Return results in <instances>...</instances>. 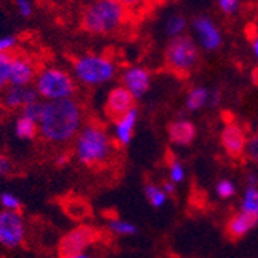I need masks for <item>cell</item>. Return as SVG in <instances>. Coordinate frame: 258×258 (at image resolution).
Listing matches in <instances>:
<instances>
[{
  "label": "cell",
  "mask_w": 258,
  "mask_h": 258,
  "mask_svg": "<svg viewBox=\"0 0 258 258\" xmlns=\"http://www.w3.org/2000/svg\"><path fill=\"white\" fill-rule=\"evenodd\" d=\"M131 20L118 0H89L80 13V26L91 36H112Z\"/></svg>",
  "instance_id": "3957f363"
},
{
  "label": "cell",
  "mask_w": 258,
  "mask_h": 258,
  "mask_svg": "<svg viewBox=\"0 0 258 258\" xmlns=\"http://www.w3.org/2000/svg\"><path fill=\"white\" fill-rule=\"evenodd\" d=\"M32 86L36 88L42 102L74 99L77 94V82L73 74L57 64L40 68Z\"/></svg>",
  "instance_id": "5b68a950"
},
{
  "label": "cell",
  "mask_w": 258,
  "mask_h": 258,
  "mask_svg": "<svg viewBox=\"0 0 258 258\" xmlns=\"http://www.w3.org/2000/svg\"><path fill=\"white\" fill-rule=\"evenodd\" d=\"M250 52H252L253 61L258 64V31L250 37Z\"/></svg>",
  "instance_id": "e575fe53"
},
{
  "label": "cell",
  "mask_w": 258,
  "mask_h": 258,
  "mask_svg": "<svg viewBox=\"0 0 258 258\" xmlns=\"http://www.w3.org/2000/svg\"><path fill=\"white\" fill-rule=\"evenodd\" d=\"M26 237V224L20 211H0V244L16 249L23 244Z\"/></svg>",
  "instance_id": "ba28073f"
},
{
  "label": "cell",
  "mask_w": 258,
  "mask_h": 258,
  "mask_svg": "<svg viewBox=\"0 0 258 258\" xmlns=\"http://www.w3.org/2000/svg\"><path fill=\"white\" fill-rule=\"evenodd\" d=\"M215 192H217V197L221 200H229L235 196L237 187L235 183L229 178H221L217 181L215 184Z\"/></svg>",
  "instance_id": "484cf974"
},
{
  "label": "cell",
  "mask_w": 258,
  "mask_h": 258,
  "mask_svg": "<svg viewBox=\"0 0 258 258\" xmlns=\"http://www.w3.org/2000/svg\"><path fill=\"white\" fill-rule=\"evenodd\" d=\"M134 108H136V99L121 85H117L108 91L105 99V112L112 121Z\"/></svg>",
  "instance_id": "4fadbf2b"
},
{
  "label": "cell",
  "mask_w": 258,
  "mask_h": 258,
  "mask_svg": "<svg viewBox=\"0 0 258 258\" xmlns=\"http://www.w3.org/2000/svg\"><path fill=\"white\" fill-rule=\"evenodd\" d=\"M192 39L205 52H217L224 42L223 31L218 23L209 16H197L189 23Z\"/></svg>",
  "instance_id": "52a82bcc"
},
{
  "label": "cell",
  "mask_w": 258,
  "mask_h": 258,
  "mask_svg": "<svg viewBox=\"0 0 258 258\" xmlns=\"http://www.w3.org/2000/svg\"><path fill=\"white\" fill-rule=\"evenodd\" d=\"M241 4H243V0H217V7L220 13L228 17L235 16L240 11Z\"/></svg>",
  "instance_id": "f1b7e54d"
},
{
  "label": "cell",
  "mask_w": 258,
  "mask_h": 258,
  "mask_svg": "<svg viewBox=\"0 0 258 258\" xmlns=\"http://www.w3.org/2000/svg\"><path fill=\"white\" fill-rule=\"evenodd\" d=\"M258 223V218L253 215H249L243 211L235 212L226 223V234L232 240L243 238L246 234H249Z\"/></svg>",
  "instance_id": "e0dca14e"
},
{
  "label": "cell",
  "mask_w": 258,
  "mask_h": 258,
  "mask_svg": "<svg viewBox=\"0 0 258 258\" xmlns=\"http://www.w3.org/2000/svg\"><path fill=\"white\" fill-rule=\"evenodd\" d=\"M118 2L127 11L129 17L134 19V17H137V16H140V14L148 11V8L151 7L152 0H118Z\"/></svg>",
  "instance_id": "cb8c5ba5"
},
{
  "label": "cell",
  "mask_w": 258,
  "mask_h": 258,
  "mask_svg": "<svg viewBox=\"0 0 258 258\" xmlns=\"http://www.w3.org/2000/svg\"><path fill=\"white\" fill-rule=\"evenodd\" d=\"M83 123V106L76 97L42 102V112L37 121L39 137L51 146H64L74 142Z\"/></svg>",
  "instance_id": "6da1fadb"
},
{
  "label": "cell",
  "mask_w": 258,
  "mask_h": 258,
  "mask_svg": "<svg viewBox=\"0 0 258 258\" xmlns=\"http://www.w3.org/2000/svg\"><path fill=\"white\" fill-rule=\"evenodd\" d=\"M240 211L258 218V186L256 184L247 183V186L243 192V197H241Z\"/></svg>",
  "instance_id": "44dd1931"
},
{
  "label": "cell",
  "mask_w": 258,
  "mask_h": 258,
  "mask_svg": "<svg viewBox=\"0 0 258 258\" xmlns=\"http://www.w3.org/2000/svg\"><path fill=\"white\" fill-rule=\"evenodd\" d=\"M40 112H42V100L39 102H34V103H31L28 106H25L20 114L31 118V120H34V121H39V117H40Z\"/></svg>",
  "instance_id": "1f68e13d"
},
{
  "label": "cell",
  "mask_w": 258,
  "mask_h": 258,
  "mask_svg": "<svg viewBox=\"0 0 258 258\" xmlns=\"http://www.w3.org/2000/svg\"><path fill=\"white\" fill-rule=\"evenodd\" d=\"M17 37L16 36H4L0 37V55L4 54H13L17 48Z\"/></svg>",
  "instance_id": "4dcf8cb0"
},
{
  "label": "cell",
  "mask_w": 258,
  "mask_h": 258,
  "mask_svg": "<svg viewBox=\"0 0 258 258\" xmlns=\"http://www.w3.org/2000/svg\"><path fill=\"white\" fill-rule=\"evenodd\" d=\"M115 142L103 123L97 120L85 121L73 142V154L86 168H100L112 158Z\"/></svg>",
  "instance_id": "7a4b0ae2"
},
{
  "label": "cell",
  "mask_w": 258,
  "mask_h": 258,
  "mask_svg": "<svg viewBox=\"0 0 258 258\" xmlns=\"http://www.w3.org/2000/svg\"><path fill=\"white\" fill-rule=\"evenodd\" d=\"M165 67L180 76L186 77L197 70L202 58V49L192 36H181L168 42L165 48Z\"/></svg>",
  "instance_id": "8992f818"
},
{
  "label": "cell",
  "mask_w": 258,
  "mask_h": 258,
  "mask_svg": "<svg viewBox=\"0 0 258 258\" xmlns=\"http://www.w3.org/2000/svg\"><path fill=\"white\" fill-rule=\"evenodd\" d=\"M48 2H51V4H55V5H64V4H68L70 0H48Z\"/></svg>",
  "instance_id": "ab89813d"
},
{
  "label": "cell",
  "mask_w": 258,
  "mask_h": 258,
  "mask_svg": "<svg viewBox=\"0 0 258 258\" xmlns=\"http://www.w3.org/2000/svg\"><path fill=\"white\" fill-rule=\"evenodd\" d=\"M108 229L109 232L118 237H133L139 232L137 226L134 223L123 220V218H111L108 221Z\"/></svg>",
  "instance_id": "7402d4cb"
},
{
  "label": "cell",
  "mask_w": 258,
  "mask_h": 258,
  "mask_svg": "<svg viewBox=\"0 0 258 258\" xmlns=\"http://www.w3.org/2000/svg\"><path fill=\"white\" fill-rule=\"evenodd\" d=\"M221 102V92L218 89H211L209 94V106H218Z\"/></svg>",
  "instance_id": "d590c367"
},
{
  "label": "cell",
  "mask_w": 258,
  "mask_h": 258,
  "mask_svg": "<svg viewBox=\"0 0 258 258\" xmlns=\"http://www.w3.org/2000/svg\"><path fill=\"white\" fill-rule=\"evenodd\" d=\"M14 133H16V137L20 139V140H25V142L34 140L36 137H39L37 121L31 120V118L20 114L16 118V123H14Z\"/></svg>",
  "instance_id": "ffe728a7"
},
{
  "label": "cell",
  "mask_w": 258,
  "mask_h": 258,
  "mask_svg": "<svg viewBox=\"0 0 258 258\" xmlns=\"http://www.w3.org/2000/svg\"><path fill=\"white\" fill-rule=\"evenodd\" d=\"M97 240H99V231L94 229L92 226H77L70 232L64 234L58 241V256H67L73 253L86 252Z\"/></svg>",
  "instance_id": "9c48e42d"
},
{
  "label": "cell",
  "mask_w": 258,
  "mask_h": 258,
  "mask_svg": "<svg viewBox=\"0 0 258 258\" xmlns=\"http://www.w3.org/2000/svg\"><path fill=\"white\" fill-rule=\"evenodd\" d=\"M0 205L7 211H20L22 202L13 192H2L0 194Z\"/></svg>",
  "instance_id": "f546056e"
},
{
  "label": "cell",
  "mask_w": 258,
  "mask_h": 258,
  "mask_svg": "<svg viewBox=\"0 0 258 258\" xmlns=\"http://www.w3.org/2000/svg\"><path fill=\"white\" fill-rule=\"evenodd\" d=\"M247 161L258 166V131L252 133L247 136V142H246V149H244V155H243Z\"/></svg>",
  "instance_id": "4316f807"
},
{
  "label": "cell",
  "mask_w": 258,
  "mask_h": 258,
  "mask_svg": "<svg viewBox=\"0 0 258 258\" xmlns=\"http://www.w3.org/2000/svg\"><path fill=\"white\" fill-rule=\"evenodd\" d=\"M137 121H139V109L137 108L131 109L124 115H121L112 121V139L117 146L124 148L133 142Z\"/></svg>",
  "instance_id": "9a60e30c"
},
{
  "label": "cell",
  "mask_w": 258,
  "mask_h": 258,
  "mask_svg": "<svg viewBox=\"0 0 258 258\" xmlns=\"http://www.w3.org/2000/svg\"><path fill=\"white\" fill-rule=\"evenodd\" d=\"M169 142L178 146H187L197 137V127L187 118H175L168 124Z\"/></svg>",
  "instance_id": "2e32d148"
},
{
  "label": "cell",
  "mask_w": 258,
  "mask_h": 258,
  "mask_svg": "<svg viewBox=\"0 0 258 258\" xmlns=\"http://www.w3.org/2000/svg\"><path fill=\"white\" fill-rule=\"evenodd\" d=\"M161 187H163L165 189V192L168 194V196L171 197V196H174V192H175V184L174 183H171V181H166L163 186H161Z\"/></svg>",
  "instance_id": "74e56055"
},
{
  "label": "cell",
  "mask_w": 258,
  "mask_h": 258,
  "mask_svg": "<svg viewBox=\"0 0 258 258\" xmlns=\"http://www.w3.org/2000/svg\"><path fill=\"white\" fill-rule=\"evenodd\" d=\"M13 171V161L8 155L0 152V177H5Z\"/></svg>",
  "instance_id": "836d02e7"
},
{
  "label": "cell",
  "mask_w": 258,
  "mask_h": 258,
  "mask_svg": "<svg viewBox=\"0 0 258 258\" xmlns=\"http://www.w3.org/2000/svg\"><path fill=\"white\" fill-rule=\"evenodd\" d=\"M61 258H92L88 252H80V253H73V255H67Z\"/></svg>",
  "instance_id": "f35d334b"
},
{
  "label": "cell",
  "mask_w": 258,
  "mask_h": 258,
  "mask_svg": "<svg viewBox=\"0 0 258 258\" xmlns=\"http://www.w3.org/2000/svg\"><path fill=\"white\" fill-rule=\"evenodd\" d=\"M14 5L22 17H31L32 11H34V5L31 0H14Z\"/></svg>",
  "instance_id": "d6a6232c"
},
{
  "label": "cell",
  "mask_w": 258,
  "mask_h": 258,
  "mask_svg": "<svg viewBox=\"0 0 258 258\" xmlns=\"http://www.w3.org/2000/svg\"><path fill=\"white\" fill-rule=\"evenodd\" d=\"M168 172H169V181L174 183L175 186L180 184V183L184 180V177H186V169H184V166H183L181 161L177 160V158H172V160L169 161Z\"/></svg>",
  "instance_id": "83f0119b"
},
{
  "label": "cell",
  "mask_w": 258,
  "mask_h": 258,
  "mask_svg": "<svg viewBox=\"0 0 258 258\" xmlns=\"http://www.w3.org/2000/svg\"><path fill=\"white\" fill-rule=\"evenodd\" d=\"M70 158H71V155L68 154V152H60V154H57V157H55V163L58 165V166H64L70 161Z\"/></svg>",
  "instance_id": "8d00e7d4"
},
{
  "label": "cell",
  "mask_w": 258,
  "mask_h": 258,
  "mask_svg": "<svg viewBox=\"0 0 258 258\" xmlns=\"http://www.w3.org/2000/svg\"><path fill=\"white\" fill-rule=\"evenodd\" d=\"M145 196H146L149 205L152 208H157V209L163 208L166 205L168 199H169V196L165 192V189L161 186L154 184V183H148L145 186Z\"/></svg>",
  "instance_id": "603a6c76"
},
{
  "label": "cell",
  "mask_w": 258,
  "mask_h": 258,
  "mask_svg": "<svg viewBox=\"0 0 258 258\" xmlns=\"http://www.w3.org/2000/svg\"><path fill=\"white\" fill-rule=\"evenodd\" d=\"M187 28H189V22L187 19L180 14V13H172L169 14L165 22H163V31H165V36L172 40V39H177V37H181V36H186L187 32Z\"/></svg>",
  "instance_id": "d6986e66"
},
{
  "label": "cell",
  "mask_w": 258,
  "mask_h": 258,
  "mask_svg": "<svg viewBox=\"0 0 258 258\" xmlns=\"http://www.w3.org/2000/svg\"><path fill=\"white\" fill-rule=\"evenodd\" d=\"M40 97L34 86L10 85L2 95V106L8 111H22L25 106L39 102Z\"/></svg>",
  "instance_id": "5bb4252c"
},
{
  "label": "cell",
  "mask_w": 258,
  "mask_h": 258,
  "mask_svg": "<svg viewBox=\"0 0 258 258\" xmlns=\"http://www.w3.org/2000/svg\"><path fill=\"white\" fill-rule=\"evenodd\" d=\"M247 136L249 134L246 133V129L238 121L231 120L228 123H224L221 133H220V145H221L224 154L234 160L243 158Z\"/></svg>",
  "instance_id": "30bf717a"
},
{
  "label": "cell",
  "mask_w": 258,
  "mask_h": 258,
  "mask_svg": "<svg viewBox=\"0 0 258 258\" xmlns=\"http://www.w3.org/2000/svg\"><path fill=\"white\" fill-rule=\"evenodd\" d=\"M39 64L34 57L25 52H13L11 57V77L10 85L14 86H32L36 82Z\"/></svg>",
  "instance_id": "8fae6325"
},
{
  "label": "cell",
  "mask_w": 258,
  "mask_h": 258,
  "mask_svg": "<svg viewBox=\"0 0 258 258\" xmlns=\"http://www.w3.org/2000/svg\"><path fill=\"white\" fill-rule=\"evenodd\" d=\"M120 85L133 94L136 100L148 94L152 85V74L148 68L140 64H129L120 73Z\"/></svg>",
  "instance_id": "7c38bea8"
},
{
  "label": "cell",
  "mask_w": 258,
  "mask_h": 258,
  "mask_svg": "<svg viewBox=\"0 0 258 258\" xmlns=\"http://www.w3.org/2000/svg\"><path fill=\"white\" fill-rule=\"evenodd\" d=\"M209 94H211V89H208L203 85L192 86L186 94V100H184L186 109L196 112V111H200L205 106H208L209 105Z\"/></svg>",
  "instance_id": "ac0fdd59"
},
{
  "label": "cell",
  "mask_w": 258,
  "mask_h": 258,
  "mask_svg": "<svg viewBox=\"0 0 258 258\" xmlns=\"http://www.w3.org/2000/svg\"><path fill=\"white\" fill-rule=\"evenodd\" d=\"M11 57H13V54H4V55H0V92H4L10 86Z\"/></svg>",
  "instance_id": "d4e9b609"
},
{
  "label": "cell",
  "mask_w": 258,
  "mask_h": 258,
  "mask_svg": "<svg viewBox=\"0 0 258 258\" xmlns=\"http://www.w3.org/2000/svg\"><path fill=\"white\" fill-rule=\"evenodd\" d=\"M71 74L77 85L97 88L111 83L117 77L118 64L109 54L85 52L73 60Z\"/></svg>",
  "instance_id": "277c9868"
}]
</instances>
